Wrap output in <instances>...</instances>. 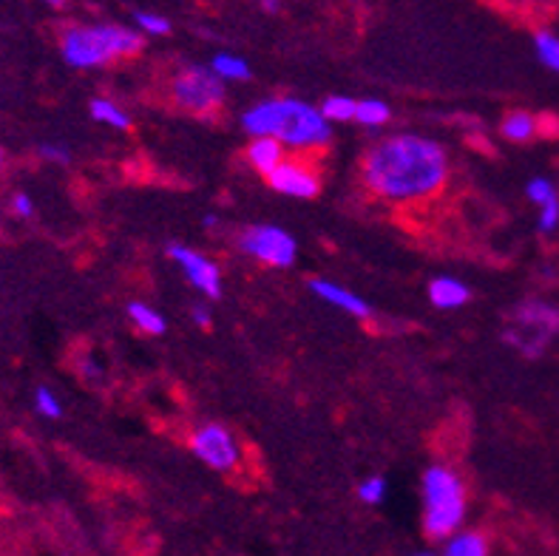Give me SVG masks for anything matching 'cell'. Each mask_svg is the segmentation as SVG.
<instances>
[{"instance_id":"1","label":"cell","mask_w":559,"mask_h":556,"mask_svg":"<svg viewBox=\"0 0 559 556\" xmlns=\"http://www.w3.org/2000/svg\"><path fill=\"white\" fill-rule=\"evenodd\" d=\"M449 170V151L440 140L426 134H390L369 145L361 177L372 197L412 204L438 197L447 188Z\"/></svg>"},{"instance_id":"2","label":"cell","mask_w":559,"mask_h":556,"mask_svg":"<svg viewBox=\"0 0 559 556\" xmlns=\"http://www.w3.org/2000/svg\"><path fill=\"white\" fill-rule=\"evenodd\" d=\"M245 134L273 137L290 151H319L333 140V126L324 120L319 106L298 97L259 99L241 114Z\"/></svg>"},{"instance_id":"3","label":"cell","mask_w":559,"mask_h":556,"mask_svg":"<svg viewBox=\"0 0 559 556\" xmlns=\"http://www.w3.org/2000/svg\"><path fill=\"white\" fill-rule=\"evenodd\" d=\"M145 37L134 26L120 23H80L69 26L60 37V55L66 66L80 71L103 69V66L140 55Z\"/></svg>"},{"instance_id":"4","label":"cell","mask_w":559,"mask_h":556,"mask_svg":"<svg viewBox=\"0 0 559 556\" xmlns=\"http://www.w3.org/2000/svg\"><path fill=\"white\" fill-rule=\"evenodd\" d=\"M420 500H424L420 525L429 540L447 543L449 536L463 531L468 517V492L452 465L435 463L426 469L420 477Z\"/></svg>"},{"instance_id":"5","label":"cell","mask_w":559,"mask_h":556,"mask_svg":"<svg viewBox=\"0 0 559 556\" xmlns=\"http://www.w3.org/2000/svg\"><path fill=\"white\" fill-rule=\"evenodd\" d=\"M559 339V304L525 298L509 316L503 341L525 358H539Z\"/></svg>"},{"instance_id":"6","label":"cell","mask_w":559,"mask_h":556,"mask_svg":"<svg viewBox=\"0 0 559 556\" xmlns=\"http://www.w3.org/2000/svg\"><path fill=\"white\" fill-rule=\"evenodd\" d=\"M170 97L182 111L207 117L225 103V83L213 74L211 66H185L170 80Z\"/></svg>"},{"instance_id":"7","label":"cell","mask_w":559,"mask_h":556,"mask_svg":"<svg viewBox=\"0 0 559 556\" xmlns=\"http://www.w3.org/2000/svg\"><path fill=\"white\" fill-rule=\"evenodd\" d=\"M239 250L259 264L287 270L298 259V241L290 230L278 225H250L239 233L236 239Z\"/></svg>"},{"instance_id":"8","label":"cell","mask_w":559,"mask_h":556,"mask_svg":"<svg viewBox=\"0 0 559 556\" xmlns=\"http://www.w3.org/2000/svg\"><path fill=\"white\" fill-rule=\"evenodd\" d=\"M193 458H199L213 472H234L241 463V449L236 435L222 423H202L188 437Z\"/></svg>"},{"instance_id":"9","label":"cell","mask_w":559,"mask_h":556,"mask_svg":"<svg viewBox=\"0 0 559 556\" xmlns=\"http://www.w3.org/2000/svg\"><path fill=\"white\" fill-rule=\"evenodd\" d=\"M168 256L182 270V275L197 293H202L205 298H213V301L222 296V270L216 261L207 259L205 253H199L197 247L188 245H170Z\"/></svg>"},{"instance_id":"10","label":"cell","mask_w":559,"mask_h":556,"mask_svg":"<svg viewBox=\"0 0 559 556\" xmlns=\"http://www.w3.org/2000/svg\"><path fill=\"white\" fill-rule=\"evenodd\" d=\"M267 185L276 190L278 197L287 199H316L321 190L319 170L301 159H284L267 177Z\"/></svg>"},{"instance_id":"11","label":"cell","mask_w":559,"mask_h":556,"mask_svg":"<svg viewBox=\"0 0 559 556\" xmlns=\"http://www.w3.org/2000/svg\"><path fill=\"white\" fill-rule=\"evenodd\" d=\"M310 293L324 304H330V307H335V310L347 312V316L372 318V304L358 296V293H353L349 287H344V284L330 282V279H312Z\"/></svg>"},{"instance_id":"12","label":"cell","mask_w":559,"mask_h":556,"mask_svg":"<svg viewBox=\"0 0 559 556\" xmlns=\"http://www.w3.org/2000/svg\"><path fill=\"white\" fill-rule=\"evenodd\" d=\"M245 156H248L250 168H253L259 177L267 179L270 174L287 159V149H284L278 140H273V137H253L248 151H245Z\"/></svg>"},{"instance_id":"13","label":"cell","mask_w":559,"mask_h":556,"mask_svg":"<svg viewBox=\"0 0 559 556\" xmlns=\"http://www.w3.org/2000/svg\"><path fill=\"white\" fill-rule=\"evenodd\" d=\"M468 298H472V289L466 282L454 279V275H438L429 284V301L438 310H461L466 307Z\"/></svg>"},{"instance_id":"14","label":"cell","mask_w":559,"mask_h":556,"mask_svg":"<svg viewBox=\"0 0 559 556\" xmlns=\"http://www.w3.org/2000/svg\"><path fill=\"white\" fill-rule=\"evenodd\" d=\"M440 556H491L489 536L483 531L463 529L449 536L443 548H440Z\"/></svg>"},{"instance_id":"15","label":"cell","mask_w":559,"mask_h":556,"mask_svg":"<svg viewBox=\"0 0 559 556\" xmlns=\"http://www.w3.org/2000/svg\"><path fill=\"white\" fill-rule=\"evenodd\" d=\"M500 134L509 142H518L525 145L539 134V117L532 111H511L506 114L503 122H500Z\"/></svg>"},{"instance_id":"16","label":"cell","mask_w":559,"mask_h":556,"mask_svg":"<svg viewBox=\"0 0 559 556\" xmlns=\"http://www.w3.org/2000/svg\"><path fill=\"white\" fill-rule=\"evenodd\" d=\"M211 71L222 83H248L250 80V63L245 57L234 55V51H219L213 55Z\"/></svg>"},{"instance_id":"17","label":"cell","mask_w":559,"mask_h":556,"mask_svg":"<svg viewBox=\"0 0 559 556\" xmlns=\"http://www.w3.org/2000/svg\"><path fill=\"white\" fill-rule=\"evenodd\" d=\"M88 114H92L94 122L114 128V131H128V128H131V117H128L126 108L117 106V103L108 97H94L92 103H88Z\"/></svg>"},{"instance_id":"18","label":"cell","mask_w":559,"mask_h":556,"mask_svg":"<svg viewBox=\"0 0 559 556\" xmlns=\"http://www.w3.org/2000/svg\"><path fill=\"white\" fill-rule=\"evenodd\" d=\"M128 318H131V324H134L140 332H145V335H163V332L168 330L163 312L145 301L128 304Z\"/></svg>"},{"instance_id":"19","label":"cell","mask_w":559,"mask_h":556,"mask_svg":"<svg viewBox=\"0 0 559 556\" xmlns=\"http://www.w3.org/2000/svg\"><path fill=\"white\" fill-rule=\"evenodd\" d=\"M392 120V108L378 97H364L355 103V122L364 128H383Z\"/></svg>"},{"instance_id":"20","label":"cell","mask_w":559,"mask_h":556,"mask_svg":"<svg viewBox=\"0 0 559 556\" xmlns=\"http://www.w3.org/2000/svg\"><path fill=\"white\" fill-rule=\"evenodd\" d=\"M355 103H358V99L347 97V94H333V97H326L319 108L321 114H324V120L330 122V126H335V122H355Z\"/></svg>"},{"instance_id":"21","label":"cell","mask_w":559,"mask_h":556,"mask_svg":"<svg viewBox=\"0 0 559 556\" xmlns=\"http://www.w3.org/2000/svg\"><path fill=\"white\" fill-rule=\"evenodd\" d=\"M534 55H537V60L546 66L548 71L559 74V35H554L548 28L537 32V35H534Z\"/></svg>"},{"instance_id":"22","label":"cell","mask_w":559,"mask_h":556,"mask_svg":"<svg viewBox=\"0 0 559 556\" xmlns=\"http://www.w3.org/2000/svg\"><path fill=\"white\" fill-rule=\"evenodd\" d=\"M134 28L140 32L142 37H165L170 35V21L165 14L156 12H136L134 14Z\"/></svg>"},{"instance_id":"23","label":"cell","mask_w":559,"mask_h":556,"mask_svg":"<svg viewBox=\"0 0 559 556\" xmlns=\"http://www.w3.org/2000/svg\"><path fill=\"white\" fill-rule=\"evenodd\" d=\"M35 412L40 417H46V421H60V417H63V401H60V394L49 387H37Z\"/></svg>"},{"instance_id":"24","label":"cell","mask_w":559,"mask_h":556,"mask_svg":"<svg viewBox=\"0 0 559 556\" xmlns=\"http://www.w3.org/2000/svg\"><path fill=\"white\" fill-rule=\"evenodd\" d=\"M386 492H390L386 480H383L381 474H372V477L361 480V486H358V500H361L364 506H381V502L386 500Z\"/></svg>"},{"instance_id":"25","label":"cell","mask_w":559,"mask_h":556,"mask_svg":"<svg viewBox=\"0 0 559 556\" xmlns=\"http://www.w3.org/2000/svg\"><path fill=\"white\" fill-rule=\"evenodd\" d=\"M525 197H528V202L532 204L543 208V204L559 199V190L548 177H534V179H528V185H525Z\"/></svg>"},{"instance_id":"26","label":"cell","mask_w":559,"mask_h":556,"mask_svg":"<svg viewBox=\"0 0 559 556\" xmlns=\"http://www.w3.org/2000/svg\"><path fill=\"white\" fill-rule=\"evenodd\" d=\"M537 230L546 233V236H554L559 230V199L537 208Z\"/></svg>"},{"instance_id":"27","label":"cell","mask_w":559,"mask_h":556,"mask_svg":"<svg viewBox=\"0 0 559 556\" xmlns=\"http://www.w3.org/2000/svg\"><path fill=\"white\" fill-rule=\"evenodd\" d=\"M37 156H40L43 163H51V165H69L71 163V154L66 145L60 142H40L37 145Z\"/></svg>"},{"instance_id":"28","label":"cell","mask_w":559,"mask_h":556,"mask_svg":"<svg viewBox=\"0 0 559 556\" xmlns=\"http://www.w3.org/2000/svg\"><path fill=\"white\" fill-rule=\"evenodd\" d=\"M12 213L17 218H32V216H35V199L28 197L26 190L14 193V197H12Z\"/></svg>"},{"instance_id":"29","label":"cell","mask_w":559,"mask_h":556,"mask_svg":"<svg viewBox=\"0 0 559 556\" xmlns=\"http://www.w3.org/2000/svg\"><path fill=\"white\" fill-rule=\"evenodd\" d=\"M191 321L197 327H202V330H207V327L213 324V316L207 307H202V304H199V307H191Z\"/></svg>"},{"instance_id":"30","label":"cell","mask_w":559,"mask_h":556,"mask_svg":"<svg viewBox=\"0 0 559 556\" xmlns=\"http://www.w3.org/2000/svg\"><path fill=\"white\" fill-rule=\"evenodd\" d=\"M259 7L264 9V12H278V9H282V0H259Z\"/></svg>"},{"instance_id":"31","label":"cell","mask_w":559,"mask_h":556,"mask_svg":"<svg viewBox=\"0 0 559 556\" xmlns=\"http://www.w3.org/2000/svg\"><path fill=\"white\" fill-rule=\"evenodd\" d=\"M202 225H205V227H216V225H219V218L213 216V213H207V216L202 218Z\"/></svg>"},{"instance_id":"32","label":"cell","mask_w":559,"mask_h":556,"mask_svg":"<svg viewBox=\"0 0 559 556\" xmlns=\"http://www.w3.org/2000/svg\"><path fill=\"white\" fill-rule=\"evenodd\" d=\"M43 3H46V7H51V9H63L66 7V0H43Z\"/></svg>"},{"instance_id":"33","label":"cell","mask_w":559,"mask_h":556,"mask_svg":"<svg viewBox=\"0 0 559 556\" xmlns=\"http://www.w3.org/2000/svg\"><path fill=\"white\" fill-rule=\"evenodd\" d=\"M3 168H7V151L0 145V174H3Z\"/></svg>"},{"instance_id":"34","label":"cell","mask_w":559,"mask_h":556,"mask_svg":"<svg viewBox=\"0 0 559 556\" xmlns=\"http://www.w3.org/2000/svg\"><path fill=\"white\" fill-rule=\"evenodd\" d=\"M412 556H435V554H429V551H418V554H412Z\"/></svg>"}]
</instances>
